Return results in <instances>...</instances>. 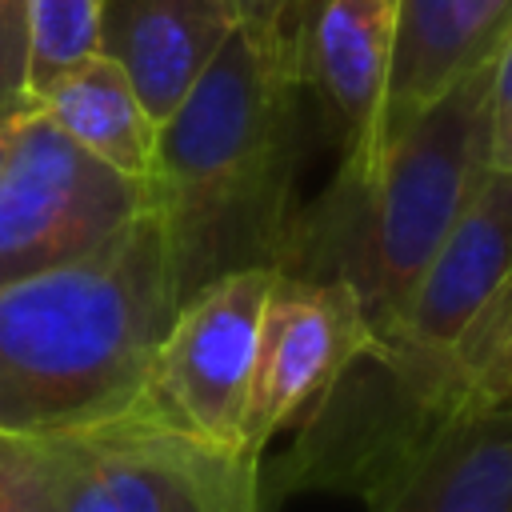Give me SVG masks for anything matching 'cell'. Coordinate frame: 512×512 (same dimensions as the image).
Segmentation results:
<instances>
[{"mask_svg":"<svg viewBox=\"0 0 512 512\" xmlns=\"http://www.w3.org/2000/svg\"><path fill=\"white\" fill-rule=\"evenodd\" d=\"M300 108L292 36L236 24L156 124L144 192L168 240L176 304L220 276L280 268L300 212Z\"/></svg>","mask_w":512,"mask_h":512,"instance_id":"cell-1","label":"cell"},{"mask_svg":"<svg viewBox=\"0 0 512 512\" xmlns=\"http://www.w3.org/2000/svg\"><path fill=\"white\" fill-rule=\"evenodd\" d=\"M176 308L152 208L92 256L0 284V428L76 436L132 412Z\"/></svg>","mask_w":512,"mask_h":512,"instance_id":"cell-2","label":"cell"},{"mask_svg":"<svg viewBox=\"0 0 512 512\" xmlns=\"http://www.w3.org/2000/svg\"><path fill=\"white\" fill-rule=\"evenodd\" d=\"M492 60L408 116L364 168H336L316 200H300L276 272L344 280L380 344L428 256L492 164Z\"/></svg>","mask_w":512,"mask_h":512,"instance_id":"cell-3","label":"cell"},{"mask_svg":"<svg viewBox=\"0 0 512 512\" xmlns=\"http://www.w3.org/2000/svg\"><path fill=\"white\" fill-rule=\"evenodd\" d=\"M144 208L140 180L88 156L32 104L0 164V284L100 252Z\"/></svg>","mask_w":512,"mask_h":512,"instance_id":"cell-4","label":"cell"},{"mask_svg":"<svg viewBox=\"0 0 512 512\" xmlns=\"http://www.w3.org/2000/svg\"><path fill=\"white\" fill-rule=\"evenodd\" d=\"M272 272L244 268L192 292L160 336L132 408L200 444L244 452L240 428Z\"/></svg>","mask_w":512,"mask_h":512,"instance_id":"cell-5","label":"cell"},{"mask_svg":"<svg viewBox=\"0 0 512 512\" xmlns=\"http://www.w3.org/2000/svg\"><path fill=\"white\" fill-rule=\"evenodd\" d=\"M264 456L200 444L144 412L76 432L60 512H268Z\"/></svg>","mask_w":512,"mask_h":512,"instance_id":"cell-6","label":"cell"},{"mask_svg":"<svg viewBox=\"0 0 512 512\" xmlns=\"http://www.w3.org/2000/svg\"><path fill=\"white\" fill-rule=\"evenodd\" d=\"M372 344L364 304L344 280L272 272L240 428L244 452L264 456L284 428L304 424L340 372Z\"/></svg>","mask_w":512,"mask_h":512,"instance_id":"cell-7","label":"cell"},{"mask_svg":"<svg viewBox=\"0 0 512 512\" xmlns=\"http://www.w3.org/2000/svg\"><path fill=\"white\" fill-rule=\"evenodd\" d=\"M512 296V168H488L424 272L392 332L376 348L456 356L468 352Z\"/></svg>","mask_w":512,"mask_h":512,"instance_id":"cell-8","label":"cell"},{"mask_svg":"<svg viewBox=\"0 0 512 512\" xmlns=\"http://www.w3.org/2000/svg\"><path fill=\"white\" fill-rule=\"evenodd\" d=\"M400 0H296L292 60L324 112L336 168H364L380 144Z\"/></svg>","mask_w":512,"mask_h":512,"instance_id":"cell-9","label":"cell"},{"mask_svg":"<svg viewBox=\"0 0 512 512\" xmlns=\"http://www.w3.org/2000/svg\"><path fill=\"white\" fill-rule=\"evenodd\" d=\"M360 504L368 512H512V412L464 400Z\"/></svg>","mask_w":512,"mask_h":512,"instance_id":"cell-10","label":"cell"},{"mask_svg":"<svg viewBox=\"0 0 512 512\" xmlns=\"http://www.w3.org/2000/svg\"><path fill=\"white\" fill-rule=\"evenodd\" d=\"M240 16L232 0H104L100 40L160 124L200 80Z\"/></svg>","mask_w":512,"mask_h":512,"instance_id":"cell-11","label":"cell"},{"mask_svg":"<svg viewBox=\"0 0 512 512\" xmlns=\"http://www.w3.org/2000/svg\"><path fill=\"white\" fill-rule=\"evenodd\" d=\"M508 28L512 0H400L380 144L460 76L488 64Z\"/></svg>","mask_w":512,"mask_h":512,"instance_id":"cell-12","label":"cell"},{"mask_svg":"<svg viewBox=\"0 0 512 512\" xmlns=\"http://www.w3.org/2000/svg\"><path fill=\"white\" fill-rule=\"evenodd\" d=\"M36 112H44L72 144L128 180H148L156 152V120L136 96L132 80L108 52H88L60 72H52L32 92Z\"/></svg>","mask_w":512,"mask_h":512,"instance_id":"cell-13","label":"cell"},{"mask_svg":"<svg viewBox=\"0 0 512 512\" xmlns=\"http://www.w3.org/2000/svg\"><path fill=\"white\" fill-rule=\"evenodd\" d=\"M76 464V436L0 428V512H60Z\"/></svg>","mask_w":512,"mask_h":512,"instance_id":"cell-14","label":"cell"},{"mask_svg":"<svg viewBox=\"0 0 512 512\" xmlns=\"http://www.w3.org/2000/svg\"><path fill=\"white\" fill-rule=\"evenodd\" d=\"M32 52H28V96L64 64L96 52L104 0H28Z\"/></svg>","mask_w":512,"mask_h":512,"instance_id":"cell-15","label":"cell"},{"mask_svg":"<svg viewBox=\"0 0 512 512\" xmlns=\"http://www.w3.org/2000/svg\"><path fill=\"white\" fill-rule=\"evenodd\" d=\"M468 400L512 412V296L468 352Z\"/></svg>","mask_w":512,"mask_h":512,"instance_id":"cell-16","label":"cell"},{"mask_svg":"<svg viewBox=\"0 0 512 512\" xmlns=\"http://www.w3.org/2000/svg\"><path fill=\"white\" fill-rule=\"evenodd\" d=\"M28 52H32L28 0H0V108L4 104H32Z\"/></svg>","mask_w":512,"mask_h":512,"instance_id":"cell-17","label":"cell"},{"mask_svg":"<svg viewBox=\"0 0 512 512\" xmlns=\"http://www.w3.org/2000/svg\"><path fill=\"white\" fill-rule=\"evenodd\" d=\"M488 112H492V164L512 168V28L504 32V40L492 56Z\"/></svg>","mask_w":512,"mask_h":512,"instance_id":"cell-18","label":"cell"},{"mask_svg":"<svg viewBox=\"0 0 512 512\" xmlns=\"http://www.w3.org/2000/svg\"><path fill=\"white\" fill-rule=\"evenodd\" d=\"M244 28L260 36H292V12L296 0H232Z\"/></svg>","mask_w":512,"mask_h":512,"instance_id":"cell-19","label":"cell"},{"mask_svg":"<svg viewBox=\"0 0 512 512\" xmlns=\"http://www.w3.org/2000/svg\"><path fill=\"white\" fill-rule=\"evenodd\" d=\"M28 108H32V104H4V108H0V164H4V152H8V144H12V132H16V124L24 120Z\"/></svg>","mask_w":512,"mask_h":512,"instance_id":"cell-20","label":"cell"}]
</instances>
